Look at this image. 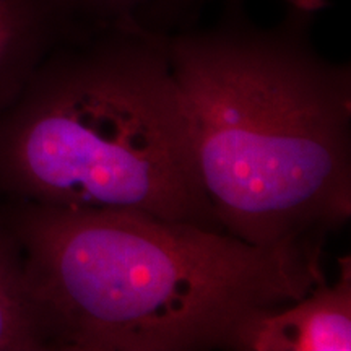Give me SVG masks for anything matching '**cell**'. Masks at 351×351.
<instances>
[{"mask_svg":"<svg viewBox=\"0 0 351 351\" xmlns=\"http://www.w3.org/2000/svg\"><path fill=\"white\" fill-rule=\"evenodd\" d=\"M0 351H49L15 239L0 221Z\"/></svg>","mask_w":351,"mask_h":351,"instance_id":"6","label":"cell"},{"mask_svg":"<svg viewBox=\"0 0 351 351\" xmlns=\"http://www.w3.org/2000/svg\"><path fill=\"white\" fill-rule=\"evenodd\" d=\"M232 351H350L351 257L339 258L335 282L300 300L254 313L238 327Z\"/></svg>","mask_w":351,"mask_h":351,"instance_id":"4","label":"cell"},{"mask_svg":"<svg viewBox=\"0 0 351 351\" xmlns=\"http://www.w3.org/2000/svg\"><path fill=\"white\" fill-rule=\"evenodd\" d=\"M95 23L80 0H0V112L56 47Z\"/></svg>","mask_w":351,"mask_h":351,"instance_id":"5","label":"cell"},{"mask_svg":"<svg viewBox=\"0 0 351 351\" xmlns=\"http://www.w3.org/2000/svg\"><path fill=\"white\" fill-rule=\"evenodd\" d=\"M88 15L96 21L143 20L163 26V8L187 12L205 0H80ZM285 5L304 8L309 12H322L330 7L328 0H283Z\"/></svg>","mask_w":351,"mask_h":351,"instance_id":"7","label":"cell"},{"mask_svg":"<svg viewBox=\"0 0 351 351\" xmlns=\"http://www.w3.org/2000/svg\"><path fill=\"white\" fill-rule=\"evenodd\" d=\"M315 12L263 26L243 0L213 23L168 29L207 199L251 244L326 234L351 218V67L313 38Z\"/></svg>","mask_w":351,"mask_h":351,"instance_id":"2","label":"cell"},{"mask_svg":"<svg viewBox=\"0 0 351 351\" xmlns=\"http://www.w3.org/2000/svg\"><path fill=\"white\" fill-rule=\"evenodd\" d=\"M49 350H231L249 315L326 282V234L251 244L119 210L3 202Z\"/></svg>","mask_w":351,"mask_h":351,"instance_id":"1","label":"cell"},{"mask_svg":"<svg viewBox=\"0 0 351 351\" xmlns=\"http://www.w3.org/2000/svg\"><path fill=\"white\" fill-rule=\"evenodd\" d=\"M119 210L221 230L205 194L168 29L98 21L0 112V204Z\"/></svg>","mask_w":351,"mask_h":351,"instance_id":"3","label":"cell"}]
</instances>
